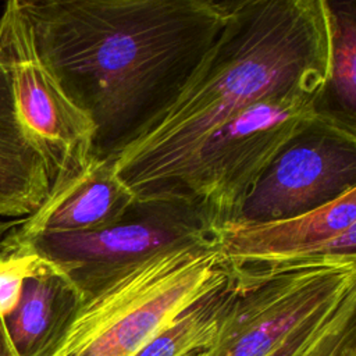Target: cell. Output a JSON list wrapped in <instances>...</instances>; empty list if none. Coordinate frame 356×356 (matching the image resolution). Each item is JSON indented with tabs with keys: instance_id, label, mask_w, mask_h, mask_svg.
Wrapping results in <instances>:
<instances>
[{
	"instance_id": "cell-1",
	"label": "cell",
	"mask_w": 356,
	"mask_h": 356,
	"mask_svg": "<svg viewBox=\"0 0 356 356\" xmlns=\"http://www.w3.org/2000/svg\"><path fill=\"white\" fill-rule=\"evenodd\" d=\"M36 47L93 120L108 156L164 107L222 29L232 0H19Z\"/></svg>"
},
{
	"instance_id": "cell-2",
	"label": "cell",
	"mask_w": 356,
	"mask_h": 356,
	"mask_svg": "<svg viewBox=\"0 0 356 356\" xmlns=\"http://www.w3.org/2000/svg\"><path fill=\"white\" fill-rule=\"evenodd\" d=\"M328 0H232L216 40L174 97L108 154L138 203H161L200 145L259 100L327 92Z\"/></svg>"
},
{
	"instance_id": "cell-3",
	"label": "cell",
	"mask_w": 356,
	"mask_h": 356,
	"mask_svg": "<svg viewBox=\"0 0 356 356\" xmlns=\"http://www.w3.org/2000/svg\"><path fill=\"white\" fill-rule=\"evenodd\" d=\"M225 274L213 238L120 267L81 293L56 356H134Z\"/></svg>"
},
{
	"instance_id": "cell-4",
	"label": "cell",
	"mask_w": 356,
	"mask_h": 356,
	"mask_svg": "<svg viewBox=\"0 0 356 356\" xmlns=\"http://www.w3.org/2000/svg\"><path fill=\"white\" fill-rule=\"evenodd\" d=\"M321 90H288L259 100L213 132L161 203L184 206L213 234L235 221L273 160L331 113Z\"/></svg>"
},
{
	"instance_id": "cell-5",
	"label": "cell",
	"mask_w": 356,
	"mask_h": 356,
	"mask_svg": "<svg viewBox=\"0 0 356 356\" xmlns=\"http://www.w3.org/2000/svg\"><path fill=\"white\" fill-rule=\"evenodd\" d=\"M228 267L235 293L204 356H267L356 289V254Z\"/></svg>"
},
{
	"instance_id": "cell-6",
	"label": "cell",
	"mask_w": 356,
	"mask_h": 356,
	"mask_svg": "<svg viewBox=\"0 0 356 356\" xmlns=\"http://www.w3.org/2000/svg\"><path fill=\"white\" fill-rule=\"evenodd\" d=\"M0 57L18 122L47 163L51 181L82 165L93 154L95 122L40 57L19 0L6 3L0 15Z\"/></svg>"
},
{
	"instance_id": "cell-7",
	"label": "cell",
	"mask_w": 356,
	"mask_h": 356,
	"mask_svg": "<svg viewBox=\"0 0 356 356\" xmlns=\"http://www.w3.org/2000/svg\"><path fill=\"white\" fill-rule=\"evenodd\" d=\"M356 188V129L328 113L273 160L235 221L261 222L305 214Z\"/></svg>"
},
{
	"instance_id": "cell-8",
	"label": "cell",
	"mask_w": 356,
	"mask_h": 356,
	"mask_svg": "<svg viewBox=\"0 0 356 356\" xmlns=\"http://www.w3.org/2000/svg\"><path fill=\"white\" fill-rule=\"evenodd\" d=\"M213 238L192 210L170 203H135L117 222L90 232L38 236L10 249H31L60 267L82 293L108 273L150 254ZM0 252V253H7Z\"/></svg>"
},
{
	"instance_id": "cell-9",
	"label": "cell",
	"mask_w": 356,
	"mask_h": 356,
	"mask_svg": "<svg viewBox=\"0 0 356 356\" xmlns=\"http://www.w3.org/2000/svg\"><path fill=\"white\" fill-rule=\"evenodd\" d=\"M213 242L228 266L356 254V188L305 214L261 222H225L213 232Z\"/></svg>"
},
{
	"instance_id": "cell-10",
	"label": "cell",
	"mask_w": 356,
	"mask_h": 356,
	"mask_svg": "<svg viewBox=\"0 0 356 356\" xmlns=\"http://www.w3.org/2000/svg\"><path fill=\"white\" fill-rule=\"evenodd\" d=\"M136 200L107 156L92 154L82 165L56 177L43 203L8 232L0 252L43 235L81 234L121 220Z\"/></svg>"
},
{
	"instance_id": "cell-11",
	"label": "cell",
	"mask_w": 356,
	"mask_h": 356,
	"mask_svg": "<svg viewBox=\"0 0 356 356\" xmlns=\"http://www.w3.org/2000/svg\"><path fill=\"white\" fill-rule=\"evenodd\" d=\"M82 303V295L56 264L24 281L15 309L3 320L15 356H54Z\"/></svg>"
},
{
	"instance_id": "cell-12",
	"label": "cell",
	"mask_w": 356,
	"mask_h": 356,
	"mask_svg": "<svg viewBox=\"0 0 356 356\" xmlns=\"http://www.w3.org/2000/svg\"><path fill=\"white\" fill-rule=\"evenodd\" d=\"M51 185L49 165L15 115L10 76L0 57V218L31 216Z\"/></svg>"
},
{
	"instance_id": "cell-13",
	"label": "cell",
	"mask_w": 356,
	"mask_h": 356,
	"mask_svg": "<svg viewBox=\"0 0 356 356\" xmlns=\"http://www.w3.org/2000/svg\"><path fill=\"white\" fill-rule=\"evenodd\" d=\"M234 293V278L227 266L222 280L182 310L134 356H185L195 350H207Z\"/></svg>"
},
{
	"instance_id": "cell-14",
	"label": "cell",
	"mask_w": 356,
	"mask_h": 356,
	"mask_svg": "<svg viewBox=\"0 0 356 356\" xmlns=\"http://www.w3.org/2000/svg\"><path fill=\"white\" fill-rule=\"evenodd\" d=\"M331 17V63L325 99L331 113L355 124L356 111V3L328 1Z\"/></svg>"
},
{
	"instance_id": "cell-15",
	"label": "cell",
	"mask_w": 356,
	"mask_h": 356,
	"mask_svg": "<svg viewBox=\"0 0 356 356\" xmlns=\"http://www.w3.org/2000/svg\"><path fill=\"white\" fill-rule=\"evenodd\" d=\"M51 266L31 249L0 253V318L7 317L17 306L24 281Z\"/></svg>"
},
{
	"instance_id": "cell-16",
	"label": "cell",
	"mask_w": 356,
	"mask_h": 356,
	"mask_svg": "<svg viewBox=\"0 0 356 356\" xmlns=\"http://www.w3.org/2000/svg\"><path fill=\"white\" fill-rule=\"evenodd\" d=\"M355 305L356 289L349 292L343 299H341L330 309L324 310L299 327L267 356H305L310 348L338 321V318Z\"/></svg>"
},
{
	"instance_id": "cell-17",
	"label": "cell",
	"mask_w": 356,
	"mask_h": 356,
	"mask_svg": "<svg viewBox=\"0 0 356 356\" xmlns=\"http://www.w3.org/2000/svg\"><path fill=\"white\" fill-rule=\"evenodd\" d=\"M305 356H356V306L349 307Z\"/></svg>"
},
{
	"instance_id": "cell-18",
	"label": "cell",
	"mask_w": 356,
	"mask_h": 356,
	"mask_svg": "<svg viewBox=\"0 0 356 356\" xmlns=\"http://www.w3.org/2000/svg\"><path fill=\"white\" fill-rule=\"evenodd\" d=\"M0 356H15V353L7 339L4 324H3L1 318H0Z\"/></svg>"
},
{
	"instance_id": "cell-19",
	"label": "cell",
	"mask_w": 356,
	"mask_h": 356,
	"mask_svg": "<svg viewBox=\"0 0 356 356\" xmlns=\"http://www.w3.org/2000/svg\"><path fill=\"white\" fill-rule=\"evenodd\" d=\"M19 221H21V218L19 220H4V218H0V242L6 236V234H8Z\"/></svg>"
},
{
	"instance_id": "cell-20",
	"label": "cell",
	"mask_w": 356,
	"mask_h": 356,
	"mask_svg": "<svg viewBox=\"0 0 356 356\" xmlns=\"http://www.w3.org/2000/svg\"><path fill=\"white\" fill-rule=\"evenodd\" d=\"M204 352L206 350H195V352H191V353H188L185 356H204Z\"/></svg>"
},
{
	"instance_id": "cell-21",
	"label": "cell",
	"mask_w": 356,
	"mask_h": 356,
	"mask_svg": "<svg viewBox=\"0 0 356 356\" xmlns=\"http://www.w3.org/2000/svg\"><path fill=\"white\" fill-rule=\"evenodd\" d=\"M54 356H56V355H54Z\"/></svg>"
}]
</instances>
